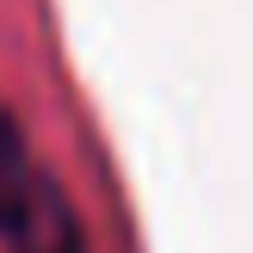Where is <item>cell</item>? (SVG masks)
Masks as SVG:
<instances>
[{
    "label": "cell",
    "mask_w": 253,
    "mask_h": 253,
    "mask_svg": "<svg viewBox=\"0 0 253 253\" xmlns=\"http://www.w3.org/2000/svg\"><path fill=\"white\" fill-rule=\"evenodd\" d=\"M43 185L31 173V155H25V136L12 130V118H0V235H31L37 210H43Z\"/></svg>",
    "instance_id": "6da1fadb"
},
{
    "label": "cell",
    "mask_w": 253,
    "mask_h": 253,
    "mask_svg": "<svg viewBox=\"0 0 253 253\" xmlns=\"http://www.w3.org/2000/svg\"><path fill=\"white\" fill-rule=\"evenodd\" d=\"M31 253H74V222H62L56 241H49V247H31Z\"/></svg>",
    "instance_id": "7a4b0ae2"
}]
</instances>
